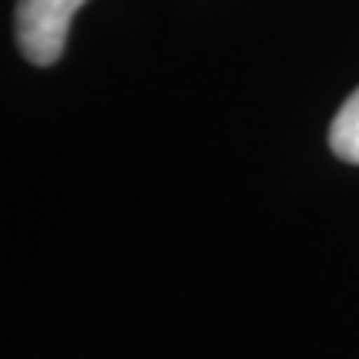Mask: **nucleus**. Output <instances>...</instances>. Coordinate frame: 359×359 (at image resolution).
<instances>
[{
	"instance_id": "f257e3e1",
	"label": "nucleus",
	"mask_w": 359,
	"mask_h": 359,
	"mask_svg": "<svg viewBox=\"0 0 359 359\" xmlns=\"http://www.w3.org/2000/svg\"><path fill=\"white\" fill-rule=\"evenodd\" d=\"M87 0H17V43L30 64L50 67L64 57L74 13Z\"/></svg>"
},
{
	"instance_id": "f03ea898",
	"label": "nucleus",
	"mask_w": 359,
	"mask_h": 359,
	"mask_svg": "<svg viewBox=\"0 0 359 359\" xmlns=\"http://www.w3.org/2000/svg\"><path fill=\"white\" fill-rule=\"evenodd\" d=\"M330 147L339 160L346 163H359V90L349 93V100L339 107V114L333 116L330 127Z\"/></svg>"
}]
</instances>
